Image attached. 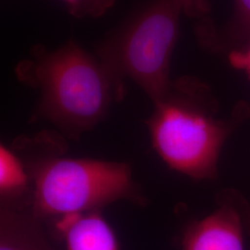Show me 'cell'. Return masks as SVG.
<instances>
[{"instance_id": "6da1fadb", "label": "cell", "mask_w": 250, "mask_h": 250, "mask_svg": "<svg viewBox=\"0 0 250 250\" xmlns=\"http://www.w3.org/2000/svg\"><path fill=\"white\" fill-rule=\"evenodd\" d=\"M15 74L38 92L36 114L72 138L94 128L125 96V83L72 39L56 48L34 45Z\"/></svg>"}, {"instance_id": "7a4b0ae2", "label": "cell", "mask_w": 250, "mask_h": 250, "mask_svg": "<svg viewBox=\"0 0 250 250\" xmlns=\"http://www.w3.org/2000/svg\"><path fill=\"white\" fill-rule=\"evenodd\" d=\"M154 103L146 125L152 145L170 168L194 179L212 178L231 124L219 119L205 83L192 76L171 80Z\"/></svg>"}, {"instance_id": "3957f363", "label": "cell", "mask_w": 250, "mask_h": 250, "mask_svg": "<svg viewBox=\"0 0 250 250\" xmlns=\"http://www.w3.org/2000/svg\"><path fill=\"white\" fill-rule=\"evenodd\" d=\"M182 15L181 0H147L108 33L96 54L118 80L134 82L155 102L170 86Z\"/></svg>"}, {"instance_id": "277c9868", "label": "cell", "mask_w": 250, "mask_h": 250, "mask_svg": "<svg viewBox=\"0 0 250 250\" xmlns=\"http://www.w3.org/2000/svg\"><path fill=\"white\" fill-rule=\"evenodd\" d=\"M25 166L34 187L29 206L40 219L99 210L123 199L144 201L126 163L56 156Z\"/></svg>"}, {"instance_id": "5b68a950", "label": "cell", "mask_w": 250, "mask_h": 250, "mask_svg": "<svg viewBox=\"0 0 250 250\" xmlns=\"http://www.w3.org/2000/svg\"><path fill=\"white\" fill-rule=\"evenodd\" d=\"M240 209L238 204L224 200L212 214L188 228L183 250H244Z\"/></svg>"}, {"instance_id": "8992f818", "label": "cell", "mask_w": 250, "mask_h": 250, "mask_svg": "<svg viewBox=\"0 0 250 250\" xmlns=\"http://www.w3.org/2000/svg\"><path fill=\"white\" fill-rule=\"evenodd\" d=\"M68 250H119L116 236L99 210L60 217Z\"/></svg>"}, {"instance_id": "52a82bcc", "label": "cell", "mask_w": 250, "mask_h": 250, "mask_svg": "<svg viewBox=\"0 0 250 250\" xmlns=\"http://www.w3.org/2000/svg\"><path fill=\"white\" fill-rule=\"evenodd\" d=\"M30 176L25 164L6 146L0 149V191L2 201L12 202L26 191Z\"/></svg>"}, {"instance_id": "ba28073f", "label": "cell", "mask_w": 250, "mask_h": 250, "mask_svg": "<svg viewBox=\"0 0 250 250\" xmlns=\"http://www.w3.org/2000/svg\"><path fill=\"white\" fill-rule=\"evenodd\" d=\"M184 15L194 21L196 36L209 35L217 30L211 18L210 0H181Z\"/></svg>"}, {"instance_id": "9c48e42d", "label": "cell", "mask_w": 250, "mask_h": 250, "mask_svg": "<svg viewBox=\"0 0 250 250\" xmlns=\"http://www.w3.org/2000/svg\"><path fill=\"white\" fill-rule=\"evenodd\" d=\"M70 15L76 19L100 18L116 4L117 0H62Z\"/></svg>"}, {"instance_id": "30bf717a", "label": "cell", "mask_w": 250, "mask_h": 250, "mask_svg": "<svg viewBox=\"0 0 250 250\" xmlns=\"http://www.w3.org/2000/svg\"><path fill=\"white\" fill-rule=\"evenodd\" d=\"M232 37L250 41V0H234Z\"/></svg>"}, {"instance_id": "8fae6325", "label": "cell", "mask_w": 250, "mask_h": 250, "mask_svg": "<svg viewBox=\"0 0 250 250\" xmlns=\"http://www.w3.org/2000/svg\"><path fill=\"white\" fill-rule=\"evenodd\" d=\"M229 62L233 68L244 71L250 78V42L242 49L232 50L229 55Z\"/></svg>"}]
</instances>
